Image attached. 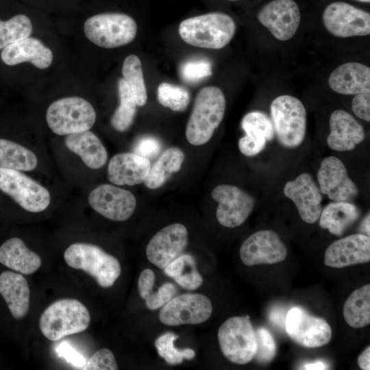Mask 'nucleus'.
Listing matches in <instances>:
<instances>
[{
    "label": "nucleus",
    "instance_id": "f257e3e1",
    "mask_svg": "<svg viewBox=\"0 0 370 370\" xmlns=\"http://www.w3.org/2000/svg\"><path fill=\"white\" fill-rule=\"evenodd\" d=\"M236 32L234 21L221 12H210L188 18L179 25L182 40L189 45L220 49L230 43Z\"/></svg>",
    "mask_w": 370,
    "mask_h": 370
},
{
    "label": "nucleus",
    "instance_id": "f03ea898",
    "mask_svg": "<svg viewBox=\"0 0 370 370\" xmlns=\"http://www.w3.org/2000/svg\"><path fill=\"white\" fill-rule=\"evenodd\" d=\"M226 101L217 86L201 88L196 97L186 128L189 143L199 146L208 143L223 119Z\"/></svg>",
    "mask_w": 370,
    "mask_h": 370
},
{
    "label": "nucleus",
    "instance_id": "7ed1b4c3",
    "mask_svg": "<svg viewBox=\"0 0 370 370\" xmlns=\"http://www.w3.org/2000/svg\"><path fill=\"white\" fill-rule=\"evenodd\" d=\"M90 322L87 308L77 299L66 298L54 301L43 311L39 328L45 337L57 341L84 331Z\"/></svg>",
    "mask_w": 370,
    "mask_h": 370
},
{
    "label": "nucleus",
    "instance_id": "20e7f679",
    "mask_svg": "<svg viewBox=\"0 0 370 370\" xmlns=\"http://www.w3.org/2000/svg\"><path fill=\"white\" fill-rule=\"evenodd\" d=\"M68 266L80 269L92 277L103 288L111 287L120 276L119 261L99 247L86 243H75L64 253Z\"/></svg>",
    "mask_w": 370,
    "mask_h": 370
},
{
    "label": "nucleus",
    "instance_id": "39448f33",
    "mask_svg": "<svg viewBox=\"0 0 370 370\" xmlns=\"http://www.w3.org/2000/svg\"><path fill=\"white\" fill-rule=\"evenodd\" d=\"M137 29L135 20L121 12L95 14L84 24L86 38L93 44L106 49L130 43L136 38Z\"/></svg>",
    "mask_w": 370,
    "mask_h": 370
},
{
    "label": "nucleus",
    "instance_id": "423d86ee",
    "mask_svg": "<svg viewBox=\"0 0 370 370\" xmlns=\"http://www.w3.org/2000/svg\"><path fill=\"white\" fill-rule=\"evenodd\" d=\"M46 120L56 134L66 136L89 130L96 121V112L87 100L79 97L59 99L48 107Z\"/></svg>",
    "mask_w": 370,
    "mask_h": 370
},
{
    "label": "nucleus",
    "instance_id": "0eeeda50",
    "mask_svg": "<svg viewBox=\"0 0 370 370\" xmlns=\"http://www.w3.org/2000/svg\"><path fill=\"white\" fill-rule=\"evenodd\" d=\"M270 110L280 143L286 148L299 146L306 133V111L301 101L291 95H280L272 101Z\"/></svg>",
    "mask_w": 370,
    "mask_h": 370
},
{
    "label": "nucleus",
    "instance_id": "6e6552de",
    "mask_svg": "<svg viewBox=\"0 0 370 370\" xmlns=\"http://www.w3.org/2000/svg\"><path fill=\"white\" fill-rule=\"evenodd\" d=\"M221 350L232 362L244 365L255 356L257 349L256 332L247 317L227 319L218 330Z\"/></svg>",
    "mask_w": 370,
    "mask_h": 370
},
{
    "label": "nucleus",
    "instance_id": "1a4fd4ad",
    "mask_svg": "<svg viewBox=\"0 0 370 370\" xmlns=\"http://www.w3.org/2000/svg\"><path fill=\"white\" fill-rule=\"evenodd\" d=\"M0 190L30 212H40L51 202L49 190L20 171L0 167Z\"/></svg>",
    "mask_w": 370,
    "mask_h": 370
},
{
    "label": "nucleus",
    "instance_id": "9d476101",
    "mask_svg": "<svg viewBox=\"0 0 370 370\" xmlns=\"http://www.w3.org/2000/svg\"><path fill=\"white\" fill-rule=\"evenodd\" d=\"M322 21L325 29L338 38L364 36L370 34L369 13L345 2L329 4L323 12Z\"/></svg>",
    "mask_w": 370,
    "mask_h": 370
},
{
    "label": "nucleus",
    "instance_id": "9b49d317",
    "mask_svg": "<svg viewBox=\"0 0 370 370\" xmlns=\"http://www.w3.org/2000/svg\"><path fill=\"white\" fill-rule=\"evenodd\" d=\"M212 312L209 298L199 293H186L173 297L159 312L162 323L169 326L199 324L207 321Z\"/></svg>",
    "mask_w": 370,
    "mask_h": 370
},
{
    "label": "nucleus",
    "instance_id": "f8f14e48",
    "mask_svg": "<svg viewBox=\"0 0 370 370\" xmlns=\"http://www.w3.org/2000/svg\"><path fill=\"white\" fill-rule=\"evenodd\" d=\"M284 328L291 338L306 347L323 346L332 337L331 328L325 320L297 306L287 312Z\"/></svg>",
    "mask_w": 370,
    "mask_h": 370
},
{
    "label": "nucleus",
    "instance_id": "ddd939ff",
    "mask_svg": "<svg viewBox=\"0 0 370 370\" xmlns=\"http://www.w3.org/2000/svg\"><path fill=\"white\" fill-rule=\"evenodd\" d=\"M211 195L218 203L217 219L226 227L233 228L242 225L254 209V198L235 186L218 185L213 188Z\"/></svg>",
    "mask_w": 370,
    "mask_h": 370
},
{
    "label": "nucleus",
    "instance_id": "4468645a",
    "mask_svg": "<svg viewBox=\"0 0 370 370\" xmlns=\"http://www.w3.org/2000/svg\"><path fill=\"white\" fill-rule=\"evenodd\" d=\"M88 202L97 213L114 221L127 220L136 207V197L131 192L108 184L93 189Z\"/></svg>",
    "mask_w": 370,
    "mask_h": 370
},
{
    "label": "nucleus",
    "instance_id": "2eb2a0df",
    "mask_svg": "<svg viewBox=\"0 0 370 370\" xmlns=\"http://www.w3.org/2000/svg\"><path fill=\"white\" fill-rule=\"evenodd\" d=\"M188 240V230L184 225H169L151 238L146 247L147 258L156 267L163 269L183 254Z\"/></svg>",
    "mask_w": 370,
    "mask_h": 370
},
{
    "label": "nucleus",
    "instance_id": "dca6fc26",
    "mask_svg": "<svg viewBox=\"0 0 370 370\" xmlns=\"http://www.w3.org/2000/svg\"><path fill=\"white\" fill-rule=\"evenodd\" d=\"M258 19L277 40L286 41L298 29L301 14L293 0H273L262 8Z\"/></svg>",
    "mask_w": 370,
    "mask_h": 370
},
{
    "label": "nucleus",
    "instance_id": "f3484780",
    "mask_svg": "<svg viewBox=\"0 0 370 370\" xmlns=\"http://www.w3.org/2000/svg\"><path fill=\"white\" fill-rule=\"evenodd\" d=\"M287 249L278 234L269 230L258 231L241 245L240 258L244 264H271L282 262Z\"/></svg>",
    "mask_w": 370,
    "mask_h": 370
},
{
    "label": "nucleus",
    "instance_id": "a211bd4d",
    "mask_svg": "<svg viewBox=\"0 0 370 370\" xmlns=\"http://www.w3.org/2000/svg\"><path fill=\"white\" fill-rule=\"evenodd\" d=\"M319 188L334 201H350L358 193L355 183L349 177L341 160L334 156L325 158L317 172Z\"/></svg>",
    "mask_w": 370,
    "mask_h": 370
},
{
    "label": "nucleus",
    "instance_id": "6ab92c4d",
    "mask_svg": "<svg viewBox=\"0 0 370 370\" xmlns=\"http://www.w3.org/2000/svg\"><path fill=\"white\" fill-rule=\"evenodd\" d=\"M284 195L295 205L301 219L307 223H314L322 211V193L310 174L304 173L286 183Z\"/></svg>",
    "mask_w": 370,
    "mask_h": 370
},
{
    "label": "nucleus",
    "instance_id": "aec40b11",
    "mask_svg": "<svg viewBox=\"0 0 370 370\" xmlns=\"http://www.w3.org/2000/svg\"><path fill=\"white\" fill-rule=\"evenodd\" d=\"M370 260V238L355 234L334 241L325 251L324 264L332 268L362 264Z\"/></svg>",
    "mask_w": 370,
    "mask_h": 370
},
{
    "label": "nucleus",
    "instance_id": "412c9836",
    "mask_svg": "<svg viewBox=\"0 0 370 370\" xmlns=\"http://www.w3.org/2000/svg\"><path fill=\"white\" fill-rule=\"evenodd\" d=\"M329 126L327 144L334 151H352L365 139L362 126L345 110H334L330 116Z\"/></svg>",
    "mask_w": 370,
    "mask_h": 370
},
{
    "label": "nucleus",
    "instance_id": "4be33fe9",
    "mask_svg": "<svg viewBox=\"0 0 370 370\" xmlns=\"http://www.w3.org/2000/svg\"><path fill=\"white\" fill-rule=\"evenodd\" d=\"M241 127L245 135L240 138L238 148L246 156L260 153L264 149L267 142L272 140L274 135L272 121L260 111L246 114L242 119Z\"/></svg>",
    "mask_w": 370,
    "mask_h": 370
},
{
    "label": "nucleus",
    "instance_id": "5701e85b",
    "mask_svg": "<svg viewBox=\"0 0 370 370\" xmlns=\"http://www.w3.org/2000/svg\"><path fill=\"white\" fill-rule=\"evenodd\" d=\"M150 168L148 158L135 153H121L110 159L108 177L116 185L134 186L144 182Z\"/></svg>",
    "mask_w": 370,
    "mask_h": 370
},
{
    "label": "nucleus",
    "instance_id": "b1692460",
    "mask_svg": "<svg viewBox=\"0 0 370 370\" xmlns=\"http://www.w3.org/2000/svg\"><path fill=\"white\" fill-rule=\"evenodd\" d=\"M1 58L9 66L28 62L38 69H45L52 63L53 53L40 40L28 36L4 47Z\"/></svg>",
    "mask_w": 370,
    "mask_h": 370
},
{
    "label": "nucleus",
    "instance_id": "393cba45",
    "mask_svg": "<svg viewBox=\"0 0 370 370\" xmlns=\"http://www.w3.org/2000/svg\"><path fill=\"white\" fill-rule=\"evenodd\" d=\"M330 88L342 95L370 93V68L360 62H347L330 75Z\"/></svg>",
    "mask_w": 370,
    "mask_h": 370
},
{
    "label": "nucleus",
    "instance_id": "a878e982",
    "mask_svg": "<svg viewBox=\"0 0 370 370\" xmlns=\"http://www.w3.org/2000/svg\"><path fill=\"white\" fill-rule=\"evenodd\" d=\"M0 294L14 319H21L26 316L29 308L30 290L21 273L3 272L0 275Z\"/></svg>",
    "mask_w": 370,
    "mask_h": 370
},
{
    "label": "nucleus",
    "instance_id": "bb28decb",
    "mask_svg": "<svg viewBox=\"0 0 370 370\" xmlns=\"http://www.w3.org/2000/svg\"><path fill=\"white\" fill-rule=\"evenodd\" d=\"M0 263L21 274L30 275L40 267L42 260L21 238L13 237L0 247Z\"/></svg>",
    "mask_w": 370,
    "mask_h": 370
},
{
    "label": "nucleus",
    "instance_id": "cd10ccee",
    "mask_svg": "<svg viewBox=\"0 0 370 370\" xmlns=\"http://www.w3.org/2000/svg\"><path fill=\"white\" fill-rule=\"evenodd\" d=\"M64 143L90 169H100L107 161L105 147L98 136L89 130L66 135Z\"/></svg>",
    "mask_w": 370,
    "mask_h": 370
},
{
    "label": "nucleus",
    "instance_id": "c85d7f7f",
    "mask_svg": "<svg viewBox=\"0 0 370 370\" xmlns=\"http://www.w3.org/2000/svg\"><path fill=\"white\" fill-rule=\"evenodd\" d=\"M360 211L349 201H333L322 209L319 225L332 234L341 236L359 218Z\"/></svg>",
    "mask_w": 370,
    "mask_h": 370
},
{
    "label": "nucleus",
    "instance_id": "c756f323",
    "mask_svg": "<svg viewBox=\"0 0 370 370\" xmlns=\"http://www.w3.org/2000/svg\"><path fill=\"white\" fill-rule=\"evenodd\" d=\"M184 158V152L179 148L166 149L151 166L143 182L145 186L149 189L162 186L173 173L180 170Z\"/></svg>",
    "mask_w": 370,
    "mask_h": 370
},
{
    "label": "nucleus",
    "instance_id": "7c9ffc66",
    "mask_svg": "<svg viewBox=\"0 0 370 370\" xmlns=\"http://www.w3.org/2000/svg\"><path fill=\"white\" fill-rule=\"evenodd\" d=\"M343 317L354 328H361L370 323V284L353 291L343 306Z\"/></svg>",
    "mask_w": 370,
    "mask_h": 370
},
{
    "label": "nucleus",
    "instance_id": "2f4dec72",
    "mask_svg": "<svg viewBox=\"0 0 370 370\" xmlns=\"http://www.w3.org/2000/svg\"><path fill=\"white\" fill-rule=\"evenodd\" d=\"M155 274L149 269H144L140 274L138 288L140 296L145 301L150 310H156L165 305L177 293V288L172 283L162 284L157 291H154Z\"/></svg>",
    "mask_w": 370,
    "mask_h": 370
},
{
    "label": "nucleus",
    "instance_id": "473e14b6",
    "mask_svg": "<svg viewBox=\"0 0 370 370\" xmlns=\"http://www.w3.org/2000/svg\"><path fill=\"white\" fill-rule=\"evenodd\" d=\"M37 164V157L31 150L15 142L0 138L1 168L30 171Z\"/></svg>",
    "mask_w": 370,
    "mask_h": 370
},
{
    "label": "nucleus",
    "instance_id": "72a5a7b5",
    "mask_svg": "<svg viewBox=\"0 0 370 370\" xmlns=\"http://www.w3.org/2000/svg\"><path fill=\"white\" fill-rule=\"evenodd\" d=\"M163 270L165 274L174 279L180 286L186 290H196L203 283V278L197 270L195 258L190 254H182Z\"/></svg>",
    "mask_w": 370,
    "mask_h": 370
},
{
    "label": "nucleus",
    "instance_id": "f704fd0d",
    "mask_svg": "<svg viewBox=\"0 0 370 370\" xmlns=\"http://www.w3.org/2000/svg\"><path fill=\"white\" fill-rule=\"evenodd\" d=\"M120 103L111 118L112 127L118 132H125L132 125L136 112V103L123 78L118 82Z\"/></svg>",
    "mask_w": 370,
    "mask_h": 370
},
{
    "label": "nucleus",
    "instance_id": "c9c22d12",
    "mask_svg": "<svg viewBox=\"0 0 370 370\" xmlns=\"http://www.w3.org/2000/svg\"><path fill=\"white\" fill-rule=\"evenodd\" d=\"M122 73L136 105L144 106L147 101V92L140 58L134 54L127 56L123 64Z\"/></svg>",
    "mask_w": 370,
    "mask_h": 370
},
{
    "label": "nucleus",
    "instance_id": "e433bc0d",
    "mask_svg": "<svg viewBox=\"0 0 370 370\" xmlns=\"http://www.w3.org/2000/svg\"><path fill=\"white\" fill-rule=\"evenodd\" d=\"M32 29V20L25 14H16L7 21L0 19V49L30 36Z\"/></svg>",
    "mask_w": 370,
    "mask_h": 370
},
{
    "label": "nucleus",
    "instance_id": "4c0bfd02",
    "mask_svg": "<svg viewBox=\"0 0 370 370\" xmlns=\"http://www.w3.org/2000/svg\"><path fill=\"white\" fill-rule=\"evenodd\" d=\"M178 336L172 332H166L160 335L155 341V346L160 357L171 365H176L183 362L184 359L192 360L195 352L190 348L178 349L175 347L174 342Z\"/></svg>",
    "mask_w": 370,
    "mask_h": 370
},
{
    "label": "nucleus",
    "instance_id": "58836bf2",
    "mask_svg": "<svg viewBox=\"0 0 370 370\" xmlns=\"http://www.w3.org/2000/svg\"><path fill=\"white\" fill-rule=\"evenodd\" d=\"M157 99L164 107L175 112L185 110L190 102V95L183 87L162 82L157 89Z\"/></svg>",
    "mask_w": 370,
    "mask_h": 370
},
{
    "label": "nucleus",
    "instance_id": "ea45409f",
    "mask_svg": "<svg viewBox=\"0 0 370 370\" xmlns=\"http://www.w3.org/2000/svg\"><path fill=\"white\" fill-rule=\"evenodd\" d=\"M212 74L210 63L204 59H193L184 62L180 67L182 79L188 83H195Z\"/></svg>",
    "mask_w": 370,
    "mask_h": 370
},
{
    "label": "nucleus",
    "instance_id": "a19ab883",
    "mask_svg": "<svg viewBox=\"0 0 370 370\" xmlns=\"http://www.w3.org/2000/svg\"><path fill=\"white\" fill-rule=\"evenodd\" d=\"M256 360L261 363H268L275 357L276 345L271 332L265 328H259L256 332Z\"/></svg>",
    "mask_w": 370,
    "mask_h": 370
},
{
    "label": "nucleus",
    "instance_id": "79ce46f5",
    "mask_svg": "<svg viewBox=\"0 0 370 370\" xmlns=\"http://www.w3.org/2000/svg\"><path fill=\"white\" fill-rule=\"evenodd\" d=\"M82 369L116 370L118 365L113 353L108 349L103 348L97 351Z\"/></svg>",
    "mask_w": 370,
    "mask_h": 370
},
{
    "label": "nucleus",
    "instance_id": "37998d69",
    "mask_svg": "<svg viewBox=\"0 0 370 370\" xmlns=\"http://www.w3.org/2000/svg\"><path fill=\"white\" fill-rule=\"evenodd\" d=\"M161 149V143L156 138L145 136L140 138L134 147L135 153L150 158L157 156Z\"/></svg>",
    "mask_w": 370,
    "mask_h": 370
},
{
    "label": "nucleus",
    "instance_id": "c03bdc74",
    "mask_svg": "<svg viewBox=\"0 0 370 370\" xmlns=\"http://www.w3.org/2000/svg\"><path fill=\"white\" fill-rule=\"evenodd\" d=\"M352 110L358 118L370 121V93H361L354 96Z\"/></svg>",
    "mask_w": 370,
    "mask_h": 370
},
{
    "label": "nucleus",
    "instance_id": "a18cd8bd",
    "mask_svg": "<svg viewBox=\"0 0 370 370\" xmlns=\"http://www.w3.org/2000/svg\"><path fill=\"white\" fill-rule=\"evenodd\" d=\"M286 313L285 308L282 307H273L269 313V319L276 327L283 329Z\"/></svg>",
    "mask_w": 370,
    "mask_h": 370
},
{
    "label": "nucleus",
    "instance_id": "49530a36",
    "mask_svg": "<svg viewBox=\"0 0 370 370\" xmlns=\"http://www.w3.org/2000/svg\"><path fill=\"white\" fill-rule=\"evenodd\" d=\"M62 355H64L68 361L77 366L84 365V359L82 356L73 352L69 347H65L64 349L62 347Z\"/></svg>",
    "mask_w": 370,
    "mask_h": 370
},
{
    "label": "nucleus",
    "instance_id": "de8ad7c7",
    "mask_svg": "<svg viewBox=\"0 0 370 370\" xmlns=\"http://www.w3.org/2000/svg\"><path fill=\"white\" fill-rule=\"evenodd\" d=\"M358 365L361 369H370V347L368 346L358 356Z\"/></svg>",
    "mask_w": 370,
    "mask_h": 370
},
{
    "label": "nucleus",
    "instance_id": "09e8293b",
    "mask_svg": "<svg viewBox=\"0 0 370 370\" xmlns=\"http://www.w3.org/2000/svg\"><path fill=\"white\" fill-rule=\"evenodd\" d=\"M329 368L328 365L323 360H316L304 364L302 366V369L307 370H322L328 369Z\"/></svg>",
    "mask_w": 370,
    "mask_h": 370
},
{
    "label": "nucleus",
    "instance_id": "8fccbe9b",
    "mask_svg": "<svg viewBox=\"0 0 370 370\" xmlns=\"http://www.w3.org/2000/svg\"><path fill=\"white\" fill-rule=\"evenodd\" d=\"M369 221H370L369 214H368V215L363 220L361 227H360V230L363 233L362 234H365L369 236L370 234Z\"/></svg>",
    "mask_w": 370,
    "mask_h": 370
},
{
    "label": "nucleus",
    "instance_id": "3c124183",
    "mask_svg": "<svg viewBox=\"0 0 370 370\" xmlns=\"http://www.w3.org/2000/svg\"><path fill=\"white\" fill-rule=\"evenodd\" d=\"M356 1H360V2H365V3H369L370 2V0H356Z\"/></svg>",
    "mask_w": 370,
    "mask_h": 370
},
{
    "label": "nucleus",
    "instance_id": "603ef678",
    "mask_svg": "<svg viewBox=\"0 0 370 370\" xmlns=\"http://www.w3.org/2000/svg\"><path fill=\"white\" fill-rule=\"evenodd\" d=\"M229 1H238V0H229Z\"/></svg>",
    "mask_w": 370,
    "mask_h": 370
}]
</instances>
